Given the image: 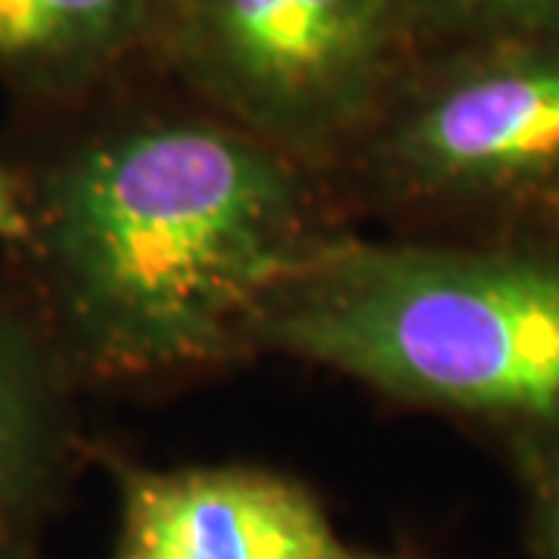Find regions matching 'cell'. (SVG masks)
I'll list each match as a JSON object with an SVG mask.
<instances>
[{
	"label": "cell",
	"mask_w": 559,
	"mask_h": 559,
	"mask_svg": "<svg viewBox=\"0 0 559 559\" xmlns=\"http://www.w3.org/2000/svg\"><path fill=\"white\" fill-rule=\"evenodd\" d=\"M109 559H414L348 538L311 485L259 463L153 466L106 454Z\"/></svg>",
	"instance_id": "5"
},
{
	"label": "cell",
	"mask_w": 559,
	"mask_h": 559,
	"mask_svg": "<svg viewBox=\"0 0 559 559\" xmlns=\"http://www.w3.org/2000/svg\"><path fill=\"white\" fill-rule=\"evenodd\" d=\"M32 237V212L25 187L0 165V242L25 249Z\"/></svg>",
	"instance_id": "10"
},
{
	"label": "cell",
	"mask_w": 559,
	"mask_h": 559,
	"mask_svg": "<svg viewBox=\"0 0 559 559\" xmlns=\"http://www.w3.org/2000/svg\"><path fill=\"white\" fill-rule=\"evenodd\" d=\"M423 47L559 32V0H411Z\"/></svg>",
	"instance_id": "8"
},
{
	"label": "cell",
	"mask_w": 559,
	"mask_h": 559,
	"mask_svg": "<svg viewBox=\"0 0 559 559\" xmlns=\"http://www.w3.org/2000/svg\"><path fill=\"white\" fill-rule=\"evenodd\" d=\"M249 358L355 382L491 444L559 451V240L345 227L264 299Z\"/></svg>",
	"instance_id": "2"
},
{
	"label": "cell",
	"mask_w": 559,
	"mask_h": 559,
	"mask_svg": "<svg viewBox=\"0 0 559 559\" xmlns=\"http://www.w3.org/2000/svg\"><path fill=\"white\" fill-rule=\"evenodd\" d=\"M522 500L525 559H559V451L510 469Z\"/></svg>",
	"instance_id": "9"
},
{
	"label": "cell",
	"mask_w": 559,
	"mask_h": 559,
	"mask_svg": "<svg viewBox=\"0 0 559 559\" xmlns=\"http://www.w3.org/2000/svg\"><path fill=\"white\" fill-rule=\"evenodd\" d=\"M162 0H0V87L35 109L97 94L146 60Z\"/></svg>",
	"instance_id": "7"
},
{
	"label": "cell",
	"mask_w": 559,
	"mask_h": 559,
	"mask_svg": "<svg viewBox=\"0 0 559 559\" xmlns=\"http://www.w3.org/2000/svg\"><path fill=\"white\" fill-rule=\"evenodd\" d=\"M0 559H40L28 550L25 540H0Z\"/></svg>",
	"instance_id": "11"
},
{
	"label": "cell",
	"mask_w": 559,
	"mask_h": 559,
	"mask_svg": "<svg viewBox=\"0 0 559 559\" xmlns=\"http://www.w3.org/2000/svg\"><path fill=\"white\" fill-rule=\"evenodd\" d=\"M50 112L75 128L25 187L22 252L81 382H168L246 360L264 299L355 227L320 175L150 60Z\"/></svg>",
	"instance_id": "1"
},
{
	"label": "cell",
	"mask_w": 559,
	"mask_h": 559,
	"mask_svg": "<svg viewBox=\"0 0 559 559\" xmlns=\"http://www.w3.org/2000/svg\"><path fill=\"white\" fill-rule=\"evenodd\" d=\"M330 187L385 234L559 240V32L423 47Z\"/></svg>",
	"instance_id": "3"
},
{
	"label": "cell",
	"mask_w": 559,
	"mask_h": 559,
	"mask_svg": "<svg viewBox=\"0 0 559 559\" xmlns=\"http://www.w3.org/2000/svg\"><path fill=\"white\" fill-rule=\"evenodd\" d=\"M419 53L411 0H162L146 60L330 183Z\"/></svg>",
	"instance_id": "4"
},
{
	"label": "cell",
	"mask_w": 559,
	"mask_h": 559,
	"mask_svg": "<svg viewBox=\"0 0 559 559\" xmlns=\"http://www.w3.org/2000/svg\"><path fill=\"white\" fill-rule=\"evenodd\" d=\"M79 373L38 308L0 296V540H25L79 463Z\"/></svg>",
	"instance_id": "6"
}]
</instances>
